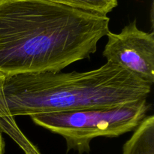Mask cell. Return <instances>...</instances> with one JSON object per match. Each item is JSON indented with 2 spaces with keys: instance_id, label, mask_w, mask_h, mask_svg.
I'll list each match as a JSON object with an SVG mask.
<instances>
[{
  "instance_id": "cell-6",
  "label": "cell",
  "mask_w": 154,
  "mask_h": 154,
  "mask_svg": "<svg viewBox=\"0 0 154 154\" xmlns=\"http://www.w3.org/2000/svg\"><path fill=\"white\" fill-rule=\"evenodd\" d=\"M122 154H154V117L147 116L123 145Z\"/></svg>"
},
{
  "instance_id": "cell-4",
  "label": "cell",
  "mask_w": 154,
  "mask_h": 154,
  "mask_svg": "<svg viewBox=\"0 0 154 154\" xmlns=\"http://www.w3.org/2000/svg\"><path fill=\"white\" fill-rule=\"evenodd\" d=\"M102 55L150 85L154 83V33L146 32L130 23L120 33L108 31Z\"/></svg>"
},
{
  "instance_id": "cell-2",
  "label": "cell",
  "mask_w": 154,
  "mask_h": 154,
  "mask_svg": "<svg viewBox=\"0 0 154 154\" xmlns=\"http://www.w3.org/2000/svg\"><path fill=\"white\" fill-rule=\"evenodd\" d=\"M4 90L17 117L122 106L147 99L151 85L107 62L90 72L8 75Z\"/></svg>"
},
{
  "instance_id": "cell-8",
  "label": "cell",
  "mask_w": 154,
  "mask_h": 154,
  "mask_svg": "<svg viewBox=\"0 0 154 154\" xmlns=\"http://www.w3.org/2000/svg\"><path fill=\"white\" fill-rule=\"evenodd\" d=\"M5 150V143L2 139L1 133H0V154H4Z\"/></svg>"
},
{
  "instance_id": "cell-7",
  "label": "cell",
  "mask_w": 154,
  "mask_h": 154,
  "mask_svg": "<svg viewBox=\"0 0 154 154\" xmlns=\"http://www.w3.org/2000/svg\"><path fill=\"white\" fill-rule=\"evenodd\" d=\"M73 8L106 15L118 5V0H42Z\"/></svg>"
},
{
  "instance_id": "cell-5",
  "label": "cell",
  "mask_w": 154,
  "mask_h": 154,
  "mask_svg": "<svg viewBox=\"0 0 154 154\" xmlns=\"http://www.w3.org/2000/svg\"><path fill=\"white\" fill-rule=\"evenodd\" d=\"M6 77L5 74L0 72V130L10 136L25 154H42L18 127L9 111L4 90Z\"/></svg>"
},
{
  "instance_id": "cell-3",
  "label": "cell",
  "mask_w": 154,
  "mask_h": 154,
  "mask_svg": "<svg viewBox=\"0 0 154 154\" xmlns=\"http://www.w3.org/2000/svg\"><path fill=\"white\" fill-rule=\"evenodd\" d=\"M147 99L115 108H92L30 116L35 124L64 138L67 151L89 153L97 137L114 138L135 130L147 117Z\"/></svg>"
},
{
  "instance_id": "cell-1",
  "label": "cell",
  "mask_w": 154,
  "mask_h": 154,
  "mask_svg": "<svg viewBox=\"0 0 154 154\" xmlns=\"http://www.w3.org/2000/svg\"><path fill=\"white\" fill-rule=\"evenodd\" d=\"M109 21L42 0H0V72H61L96 52Z\"/></svg>"
}]
</instances>
